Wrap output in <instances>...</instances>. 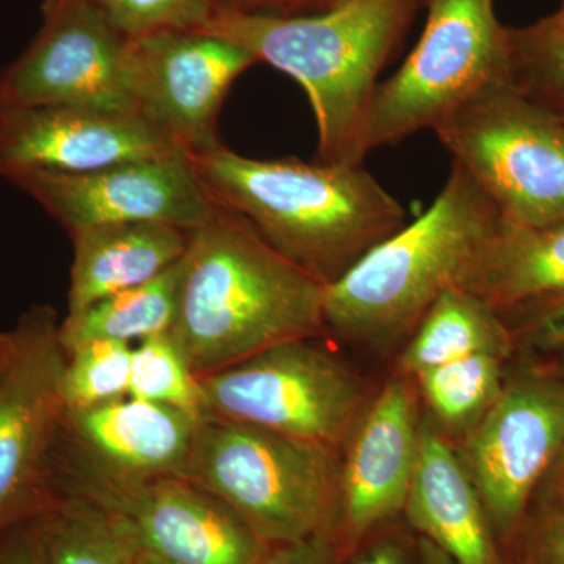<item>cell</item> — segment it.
I'll return each mask as SVG.
<instances>
[{
  "label": "cell",
  "instance_id": "obj_1",
  "mask_svg": "<svg viewBox=\"0 0 564 564\" xmlns=\"http://www.w3.org/2000/svg\"><path fill=\"white\" fill-rule=\"evenodd\" d=\"M323 295L321 281L217 203L180 261L169 334L203 378L274 345L325 336Z\"/></svg>",
  "mask_w": 564,
  "mask_h": 564
},
{
  "label": "cell",
  "instance_id": "obj_2",
  "mask_svg": "<svg viewBox=\"0 0 564 564\" xmlns=\"http://www.w3.org/2000/svg\"><path fill=\"white\" fill-rule=\"evenodd\" d=\"M188 158L215 203L323 285L406 225L402 204L364 163L245 158L220 141Z\"/></svg>",
  "mask_w": 564,
  "mask_h": 564
},
{
  "label": "cell",
  "instance_id": "obj_3",
  "mask_svg": "<svg viewBox=\"0 0 564 564\" xmlns=\"http://www.w3.org/2000/svg\"><path fill=\"white\" fill-rule=\"evenodd\" d=\"M422 0H345L313 17L212 10L203 31L293 77L310 98L322 162L364 163L378 76Z\"/></svg>",
  "mask_w": 564,
  "mask_h": 564
},
{
  "label": "cell",
  "instance_id": "obj_4",
  "mask_svg": "<svg viewBox=\"0 0 564 564\" xmlns=\"http://www.w3.org/2000/svg\"><path fill=\"white\" fill-rule=\"evenodd\" d=\"M499 223L488 196L452 165L425 214L325 285L326 334L377 352L402 348L436 300L458 288Z\"/></svg>",
  "mask_w": 564,
  "mask_h": 564
},
{
  "label": "cell",
  "instance_id": "obj_5",
  "mask_svg": "<svg viewBox=\"0 0 564 564\" xmlns=\"http://www.w3.org/2000/svg\"><path fill=\"white\" fill-rule=\"evenodd\" d=\"M340 451L204 417L182 478L225 503L269 545L329 532Z\"/></svg>",
  "mask_w": 564,
  "mask_h": 564
},
{
  "label": "cell",
  "instance_id": "obj_6",
  "mask_svg": "<svg viewBox=\"0 0 564 564\" xmlns=\"http://www.w3.org/2000/svg\"><path fill=\"white\" fill-rule=\"evenodd\" d=\"M433 132L503 221L521 228L564 223V121L558 111L503 79L478 91Z\"/></svg>",
  "mask_w": 564,
  "mask_h": 564
},
{
  "label": "cell",
  "instance_id": "obj_7",
  "mask_svg": "<svg viewBox=\"0 0 564 564\" xmlns=\"http://www.w3.org/2000/svg\"><path fill=\"white\" fill-rule=\"evenodd\" d=\"M429 18L400 69L378 84L361 133L364 158L433 129L494 82L511 79L510 32L494 0H423Z\"/></svg>",
  "mask_w": 564,
  "mask_h": 564
},
{
  "label": "cell",
  "instance_id": "obj_8",
  "mask_svg": "<svg viewBox=\"0 0 564 564\" xmlns=\"http://www.w3.org/2000/svg\"><path fill=\"white\" fill-rule=\"evenodd\" d=\"M315 339L274 345L199 378L204 417L343 451L375 391Z\"/></svg>",
  "mask_w": 564,
  "mask_h": 564
},
{
  "label": "cell",
  "instance_id": "obj_9",
  "mask_svg": "<svg viewBox=\"0 0 564 564\" xmlns=\"http://www.w3.org/2000/svg\"><path fill=\"white\" fill-rule=\"evenodd\" d=\"M52 494L101 510L132 564H258L272 545L187 478L113 480L79 467H52Z\"/></svg>",
  "mask_w": 564,
  "mask_h": 564
},
{
  "label": "cell",
  "instance_id": "obj_10",
  "mask_svg": "<svg viewBox=\"0 0 564 564\" xmlns=\"http://www.w3.org/2000/svg\"><path fill=\"white\" fill-rule=\"evenodd\" d=\"M50 306L21 315L0 344V534L54 503L52 463L65 404L66 350Z\"/></svg>",
  "mask_w": 564,
  "mask_h": 564
},
{
  "label": "cell",
  "instance_id": "obj_11",
  "mask_svg": "<svg viewBox=\"0 0 564 564\" xmlns=\"http://www.w3.org/2000/svg\"><path fill=\"white\" fill-rule=\"evenodd\" d=\"M455 447L505 547L564 448V378L533 367L507 375L488 413Z\"/></svg>",
  "mask_w": 564,
  "mask_h": 564
},
{
  "label": "cell",
  "instance_id": "obj_12",
  "mask_svg": "<svg viewBox=\"0 0 564 564\" xmlns=\"http://www.w3.org/2000/svg\"><path fill=\"white\" fill-rule=\"evenodd\" d=\"M251 54L203 29H162L131 39L128 90L133 109L185 151L217 143L215 126Z\"/></svg>",
  "mask_w": 564,
  "mask_h": 564
},
{
  "label": "cell",
  "instance_id": "obj_13",
  "mask_svg": "<svg viewBox=\"0 0 564 564\" xmlns=\"http://www.w3.org/2000/svg\"><path fill=\"white\" fill-rule=\"evenodd\" d=\"M44 14L39 39L0 74V104L135 111L128 90L131 39L79 0H46Z\"/></svg>",
  "mask_w": 564,
  "mask_h": 564
},
{
  "label": "cell",
  "instance_id": "obj_14",
  "mask_svg": "<svg viewBox=\"0 0 564 564\" xmlns=\"http://www.w3.org/2000/svg\"><path fill=\"white\" fill-rule=\"evenodd\" d=\"M421 422L414 381L393 373L375 391L340 451L328 532L336 558L378 527L402 518L417 463Z\"/></svg>",
  "mask_w": 564,
  "mask_h": 564
},
{
  "label": "cell",
  "instance_id": "obj_15",
  "mask_svg": "<svg viewBox=\"0 0 564 564\" xmlns=\"http://www.w3.org/2000/svg\"><path fill=\"white\" fill-rule=\"evenodd\" d=\"M68 234L109 223L154 221L192 232L217 209L187 151L80 174H35L14 182Z\"/></svg>",
  "mask_w": 564,
  "mask_h": 564
},
{
  "label": "cell",
  "instance_id": "obj_16",
  "mask_svg": "<svg viewBox=\"0 0 564 564\" xmlns=\"http://www.w3.org/2000/svg\"><path fill=\"white\" fill-rule=\"evenodd\" d=\"M185 151L135 111L0 104V177L80 174Z\"/></svg>",
  "mask_w": 564,
  "mask_h": 564
},
{
  "label": "cell",
  "instance_id": "obj_17",
  "mask_svg": "<svg viewBox=\"0 0 564 564\" xmlns=\"http://www.w3.org/2000/svg\"><path fill=\"white\" fill-rule=\"evenodd\" d=\"M202 421L132 397L65 410L52 467H79L113 480L182 477Z\"/></svg>",
  "mask_w": 564,
  "mask_h": 564
},
{
  "label": "cell",
  "instance_id": "obj_18",
  "mask_svg": "<svg viewBox=\"0 0 564 564\" xmlns=\"http://www.w3.org/2000/svg\"><path fill=\"white\" fill-rule=\"evenodd\" d=\"M403 518L455 564H508L455 444L423 413L417 463Z\"/></svg>",
  "mask_w": 564,
  "mask_h": 564
},
{
  "label": "cell",
  "instance_id": "obj_19",
  "mask_svg": "<svg viewBox=\"0 0 564 564\" xmlns=\"http://www.w3.org/2000/svg\"><path fill=\"white\" fill-rule=\"evenodd\" d=\"M68 314L154 280L181 261L191 232L154 221L109 223L70 232Z\"/></svg>",
  "mask_w": 564,
  "mask_h": 564
},
{
  "label": "cell",
  "instance_id": "obj_20",
  "mask_svg": "<svg viewBox=\"0 0 564 564\" xmlns=\"http://www.w3.org/2000/svg\"><path fill=\"white\" fill-rule=\"evenodd\" d=\"M458 289L502 317L564 295V223L521 228L500 218Z\"/></svg>",
  "mask_w": 564,
  "mask_h": 564
},
{
  "label": "cell",
  "instance_id": "obj_21",
  "mask_svg": "<svg viewBox=\"0 0 564 564\" xmlns=\"http://www.w3.org/2000/svg\"><path fill=\"white\" fill-rule=\"evenodd\" d=\"M513 329L502 315L473 293L454 288L444 292L403 345L395 372L417 377L443 364L474 355L513 356Z\"/></svg>",
  "mask_w": 564,
  "mask_h": 564
},
{
  "label": "cell",
  "instance_id": "obj_22",
  "mask_svg": "<svg viewBox=\"0 0 564 564\" xmlns=\"http://www.w3.org/2000/svg\"><path fill=\"white\" fill-rule=\"evenodd\" d=\"M180 262L154 280L107 296L61 323L65 350L90 340H115L132 345L170 333L177 307Z\"/></svg>",
  "mask_w": 564,
  "mask_h": 564
},
{
  "label": "cell",
  "instance_id": "obj_23",
  "mask_svg": "<svg viewBox=\"0 0 564 564\" xmlns=\"http://www.w3.org/2000/svg\"><path fill=\"white\" fill-rule=\"evenodd\" d=\"M508 361L499 355H474L417 375L413 381L423 414L458 443L502 392Z\"/></svg>",
  "mask_w": 564,
  "mask_h": 564
},
{
  "label": "cell",
  "instance_id": "obj_24",
  "mask_svg": "<svg viewBox=\"0 0 564 564\" xmlns=\"http://www.w3.org/2000/svg\"><path fill=\"white\" fill-rule=\"evenodd\" d=\"M33 527L40 564H132L107 516L77 497H55Z\"/></svg>",
  "mask_w": 564,
  "mask_h": 564
},
{
  "label": "cell",
  "instance_id": "obj_25",
  "mask_svg": "<svg viewBox=\"0 0 564 564\" xmlns=\"http://www.w3.org/2000/svg\"><path fill=\"white\" fill-rule=\"evenodd\" d=\"M129 397L204 419L199 378L169 333L133 345Z\"/></svg>",
  "mask_w": 564,
  "mask_h": 564
},
{
  "label": "cell",
  "instance_id": "obj_26",
  "mask_svg": "<svg viewBox=\"0 0 564 564\" xmlns=\"http://www.w3.org/2000/svg\"><path fill=\"white\" fill-rule=\"evenodd\" d=\"M132 347L99 339L66 350L62 378L65 410H90L129 397Z\"/></svg>",
  "mask_w": 564,
  "mask_h": 564
},
{
  "label": "cell",
  "instance_id": "obj_27",
  "mask_svg": "<svg viewBox=\"0 0 564 564\" xmlns=\"http://www.w3.org/2000/svg\"><path fill=\"white\" fill-rule=\"evenodd\" d=\"M510 32L511 80L530 98L564 104V7L532 28Z\"/></svg>",
  "mask_w": 564,
  "mask_h": 564
},
{
  "label": "cell",
  "instance_id": "obj_28",
  "mask_svg": "<svg viewBox=\"0 0 564 564\" xmlns=\"http://www.w3.org/2000/svg\"><path fill=\"white\" fill-rule=\"evenodd\" d=\"M128 39L162 29H199L212 13L207 0H79Z\"/></svg>",
  "mask_w": 564,
  "mask_h": 564
},
{
  "label": "cell",
  "instance_id": "obj_29",
  "mask_svg": "<svg viewBox=\"0 0 564 564\" xmlns=\"http://www.w3.org/2000/svg\"><path fill=\"white\" fill-rule=\"evenodd\" d=\"M503 551L508 564H564V499H532Z\"/></svg>",
  "mask_w": 564,
  "mask_h": 564
},
{
  "label": "cell",
  "instance_id": "obj_30",
  "mask_svg": "<svg viewBox=\"0 0 564 564\" xmlns=\"http://www.w3.org/2000/svg\"><path fill=\"white\" fill-rule=\"evenodd\" d=\"M336 564H421V536L402 516L367 534Z\"/></svg>",
  "mask_w": 564,
  "mask_h": 564
},
{
  "label": "cell",
  "instance_id": "obj_31",
  "mask_svg": "<svg viewBox=\"0 0 564 564\" xmlns=\"http://www.w3.org/2000/svg\"><path fill=\"white\" fill-rule=\"evenodd\" d=\"M514 314H521L519 328H511L516 345L522 344L529 350L538 352L564 350V295L510 315Z\"/></svg>",
  "mask_w": 564,
  "mask_h": 564
},
{
  "label": "cell",
  "instance_id": "obj_32",
  "mask_svg": "<svg viewBox=\"0 0 564 564\" xmlns=\"http://www.w3.org/2000/svg\"><path fill=\"white\" fill-rule=\"evenodd\" d=\"M258 564H336V554L326 533L299 543L272 545Z\"/></svg>",
  "mask_w": 564,
  "mask_h": 564
},
{
  "label": "cell",
  "instance_id": "obj_33",
  "mask_svg": "<svg viewBox=\"0 0 564 564\" xmlns=\"http://www.w3.org/2000/svg\"><path fill=\"white\" fill-rule=\"evenodd\" d=\"M0 564H40L33 518L0 534Z\"/></svg>",
  "mask_w": 564,
  "mask_h": 564
},
{
  "label": "cell",
  "instance_id": "obj_34",
  "mask_svg": "<svg viewBox=\"0 0 564 564\" xmlns=\"http://www.w3.org/2000/svg\"><path fill=\"white\" fill-rule=\"evenodd\" d=\"M207 2L210 3L212 10H237L248 11V13H270V10L274 9L293 10L306 3L314 6V0H207Z\"/></svg>",
  "mask_w": 564,
  "mask_h": 564
},
{
  "label": "cell",
  "instance_id": "obj_35",
  "mask_svg": "<svg viewBox=\"0 0 564 564\" xmlns=\"http://www.w3.org/2000/svg\"><path fill=\"white\" fill-rule=\"evenodd\" d=\"M533 499H564V448L544 475Z\"/></svg>",
  "mask_w": 564,
  "mask_h": 564
},
{
  "label": "cell",
  "instance_id": "obj_36",
  "mask_svg": "<svg viewBox=\"0 0 564 564\" xmlns=\"http://www.w3.org/2000/svg\"><path fill=\"white\" fill-rule=\"evenodd\" d=\"M421 564H455L451 556L444 554L440 547H436L429 540L421 536Z\"/></svg>",
  "mask_w": 564,
  "mask_h": 564
},
{
  "label": "cell",
  "instance_id": "obj_37",
  "mask_svg": "<svg viewBox=\"0 0 564 564\" xmlns=\"http://www.w3.org/2000/svg\"><path fill=\"white\" fill-rule=\"evenodd\" d=\"M345 0H314V6L318 7L321 11L334 9V7L340 6Z\"/></svg>",
  "mask_w": 564,
  "mask_h": 564
},
{
  "label": "cell",
  "instance_id": "obj_38",
  "mask_svg": "<svg viewBox=\"0 0 564 564\" xmlns=\"http://www.w3.org/2000/svg\"><path fill=\"white\" fill-rule=\"evenodd\" d=\"M555 355H558V358H556L554 369H552V367L551 369L554 370L556 375L564 378V350L555 352Z\"/></svg>",
  "mask_w": 564,
  "mask_h": 564
},
{
  "label": "cell",
  "instance_id": "obj_39",
  "mask_svg": "<svg viewBox=\"0 0 564 564\" xmlns=\"http://www.w3.org/2000/svg\"><path fill=\"white\" fill-rule=\"evenodd\" d=\"M554 110L558 111L560 117H562V118H563V121H564V104H563V106L555 107V109H554Z\"/></svg>",
  "mask_w": 564,
  "mask_h": 564
},
{
  "label": "cell",
  "instance_id": "obj_40",
  "mask_svg": "<svg viewBox=\"0 0 564 564\" xmlns=\"http://www.w3.org/2000/svg\"><path fill=\"white\" fill-rule=\"evenodd\" d=\"M0 344H2V333H0Z\"/></svg>",
  "mask_w": 564,
  "mask_h": 564
},
{
  "label": "cell",
  "instance_id": "obj_41",
  "mask_svg": "<svg viewBox=\"0 0 564 564\" xmlns=\"http://www.w3.org/2000/svg\"><path fill=\"white\" fill-rule=\"evenodd\" d=\"M562 7H564V0H563V6Z\"/></svg>",
  "mask_w": 564,
  "mask_h": 564
}]
</instances>
